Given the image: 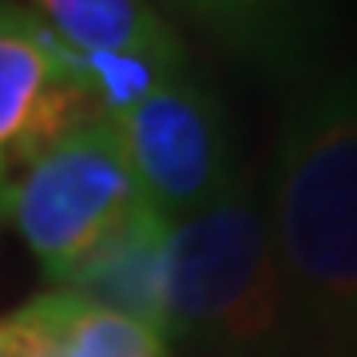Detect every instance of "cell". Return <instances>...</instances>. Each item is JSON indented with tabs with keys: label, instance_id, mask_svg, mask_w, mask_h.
Returning <instances> with one entry per match:
<instances>
[{
	"label": "cell",
	"instance_id": "cell-1",
	"mask_svg": "<svg viewBox=\"0 0 357 357\" xmlns=\"http://www.w3.org/2000/svg\"><path fill=\"white\" fill-rule=\"evenodd\" d=\"M286 349L357 357V64L294 88L266 171Z\"/></svg>",
	"mask_w": 357,
	"mask_h": 357
},
{
	"label": "cell",
	"instance_id": "cell-2",
	"mask_svg": "<svg viewBox=\"0 0 357 357\" xmlns=\"http://www.w3.org/2000/svg\"><path fill=\"white\" fill-rule=\"evenodd\" d=\"M163 337L195 345L203 357L286 349L282 278L255 171L238 167L203 211L171 222Z\"/></svg>",
	"mask_w": 357,
	"mask_h": 357
},
{
	"label": "cell",
	"instance_id": "cell-3",
	"mask_svg": "<svg viewBox=\"0 0 357 357\" xmlns=\"http://www.w3.org/2000/svg\"><path fill=\"white\" fill-rule=\"evenodd\" d=\"M143 203L119 131L107 115H96L16 178L4 222H13L40 270L64 286Z\"/></svg>",
	"mask_w": 357,
	"mask_h": 357
},
{
	"label": "cell",
	"instance_id": "cell-4",
	"mask_svg": "<svg viewBox=\"0 0 357 357\" xmlns=\"http://www.w3.org/2000/svg\"><path fill=\"white\" fill-rule=\"evenodd\" d=\"M143 199L163 218L203 211L238 167L230 163L222 103L187 72L155 88L131 112L112 115Z\"/></svg>",
	"mask_w": 357,
	"mask_h": 357
},
{
	"label": "cell",
	"instance_id": "cell-5",
	"mask_svg": "<svg viewBox=\"0 0 357 357\" xmlns=\"http://www.w3.org/2000/svg\"><path fill=\"white\" fill-rule=\"evenodd\" d=\"M96 115L103 112L76 52L36 13L0 0V218L16 178Z\"/></svg>",
	"mask_w": 357,
	"mask_h": 357
},
{
	"label": "cell",
	"instance_id": "cell-6",
	"mask_svg": "<svg viewBox=\"0 0 357 357\" xmlns=\"http://www.w3.org/2000/svg\"><path fill=\"white\" fill-rule=\"evenodd\" d=\"M0 357H167V337L52 286L0 318Z\"/></svg>",
	"mask_w": 357,
	"mask_h": 357
},
{
	"label": "cell",
	"instance_id": "cell-7",
	"mask_svg": "<svg viewBox=\"0 0 357 357\" xmlns=\"http://www.w3.org/2000/svg\"><path fill=\"white\" fill-rule=\"evenodd\" d=\"M167 238H171V218H163L151 203H143L60 290H72L88 302H100L163 333Z\"/></svg>",
	"mask_w": 357,
	"mask_h": 357
},
{
	"label": "cell",
	"instance_id": "cell-8",
	"mask_svg": "<svg viewBox=\"0 0 357 357\" xmlns=\"http://www.w3.org/2000/svg\"><path fill=\"white\" fill-rule=\"evenodd\" d=\"M32 13L64 48L143 56L163 68H187L175 24L159 13L155 0H32Z\"/></svg>",
	"mask_w": 357,
	"mask_h": 357
},
{
	"label": "cell",
	"instance_id": "cell-9",
	"mask_svg": "<svg viewBox=\"0 0 357 357\" xmlns=\"http://www.w3.org/2000/svg\"><path fill=\"white\" fill-rule=\"evenodd\" d=\"M243 60L290 68L302 60L314 28V0H155Z\"/></svg>",
	"mask_w": 357,
	"mask_h": 357
}]
</instances>
